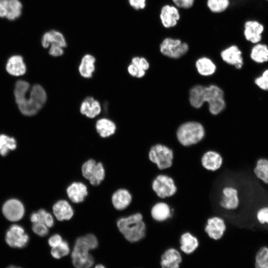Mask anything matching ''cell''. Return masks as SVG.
Wrapping results in <instances>:
<instances>
[{
  "mask_svg": "<svg viewBox=\"0 0 268 268\" xmlns=\"http://www.w3.org/2000/svg\"><path fill=\"white\" fill-rule=\"evenodd\" d=\"M24 80H18L15 84L14 95L15 101L21 113L25 116L36 115L44 106L47 100V94L39 84L33 85Z\"/></svg>",
  "mask_w": 268,
  "mask_h": 268,
  "instance_id": "cell-1",
  "label": "cell"
},
{
  "mask_svg": "<svg viewBox=\"0 0 268 268\" xmlns=\"http://www.w3.org/2000/svg\"><path fill=\"white\" fill-rule=\"evenodd\" d=\"M189 101L195 108H200L205 102H207L209 111L214 115L219 114L226 107L223 91L214 84L193 86L189 92Z\"/></svg>",
  "mask_w": 268,
  "mask_h": 268,
  "instance_id": "cell-2",
  "label": "cell"
},
{
  "mask_svg": "<svg viewBox=\"0 0 268 268\" xmlns=\"http://www.w3.org/2000/svg\"><path fill=\"white\" fill-rule=\"evenodd\" d=\"M116 225L120 233L130 242H139L146 235V224L140 212L136 211L119 218Z\"/></svg>",
  "mask_w": 268,
  "mask_h": 268,
  "instance_id": "cell-3",
  "label": "cell"
},
{
  "mask_svg": "<svg viewBox=\"0 0 268 268\" xmlns=\"http://www.w3.org/2000/svg\"><path fill=\"white\" fill-rule=\"evenodd\" d=\"M98 240L93 234H87L77 238L71 253L72 262L75 268H90L94 264L93 256L89 251L96 249Z\"/></svg>",
  "mask_w": 268,
  "mask_h": 268,
  "instance_id": "cell-4",
  "label": "cell"
},
{
  "mask_svg": "<svg viewBox=\"0 0 268 268\" xmlns=\"http://www.w3.org/2000/svg\"><path fill=\"white\" fill-rule=\"evenodd\" d=\"M205 136V129L200 123L190 121L184 123L178 128L176 137L178 142L184 147L196 145Z\"/></svg>",
  "mask_w": 268,
  "mask_h": 268,
  "instance_id": "cell-5",
  "label": "cell"
},
{
  "mask_svg": "<svg viewBox=\"0 0 268 268\" xmlns=\"http://www.w3.org/2000/svg\"><path fill=\"white\" fill-rule=\"evenodd\" d=\"M174 152L167 145L157 143L150 146L148 152V158L155 164L160 170H164L171 167L173 164Z\"/></svg>",
  "mask_w": 268,
  "mask_h": 268,
  "instance_id": "cell-6",
  "label": "cell"
},
{
  "mask_svg": "<svg viewBox=\"0 0 268 268\" xmlns=\"http://www.w3.org/2000/svg\"><path fill=\"white\" fill-rule=\"evenodd\" d=\"M190 50L186 42L177 38L166 37L159 45L160 53L168 58L178 59L186 55Z\"/></svg>",
  "mask_w": 268,
  "mask_h": 268,
  "instance_id": "cell-7",
  "label": "cell"
},
{
  "mask_svg": "<svg viewBox=\"0 0 268 268\" xmlns=\"http://www.w3.org/2000/svg\"><path fill=\"white\" fill-rule=\"evenodd\" d=\"M82 176L93 186H99L106 176L105 167L101 162L89 159L84 162L81 167Z\"/></svg>",
  "mask_w": 268,
  "mask_h": 268,
  "instance_id": "cell-8",
  "label": "cell"
},
{
  "mask_svg": "<svg viewBox=\"0 0 268 268\" xmlns=\"http://www.w3.org/2000/svg\"><path fill=\"white\" fill-rule=\"evenodd\" d=\"M151 188L162 201L173 196L177 191L173 178L165 174H159L154 178L152 181Z\"/></svg>",
  "mask_w": 268,
  "mask_h": 268,
  "instance_id": "cell-9",
  "label": "cell"
},
{
  "mask_svg": "<svg viewBox=\"0 0 268 268\" xmlns=\"http://www.w3.org/2000/svg\"><path fill=\"white\" fill-rule=\"evenodd\" d=\"M218 205L222 209L226 211L236 210L240 205V199L238 189L232 185L224 186L221 189Z\"/></svg>",
  "mask_w": 268,
  "mask_h": 268,
  "instance_id": "cell-10",
  "label": "cell"
},
{
  "mask_svg": "<svg viewBox=\"0 0 268 268\" xmlns=\"http://www.w3.org/2000/svg\"><path fill=\"white\" fill-rule=\"evenodd\" d=\"M5 240L9 246L12 248H21L28 244L29 236L22 226L14 224L7 230L5 234Z\"/></svg>",
  "mask_w": 268,
  "mask_h": 268,
  "instance_id": "cell-11",
  "label": "cell"
},
{
  "mask_svg": "<svg viewBox=\"0 0 268 268\" xmlns=\"http://www.w3.org/2000/svg\"><path fill=\"white\" fill-rule=\"evenodd\" d=\"M226 228L225 219L220 216L214 215L207 219L204 230L210 239L218 241L223 237Z\"/></svg>",
  "mask_w": 268,
  "mask_h": 268,
  "instance_id": "cell-12",
  "label": "cell"
},
{
  "mask_svg": "<svg viewBox=\"0 0 268 268\" xmlns=\"http://www.w3.org/2000/svg\"><path fill=\"white\" fill-rule=\"evenodd\" d=\"M159 17L164 28H173L178 24L180 19V10L173 4H165L160 8Z\"/></svg>",
  "mask_w": 268,
  "mask_h": 268,
  "instance_id": "cell-13",
  "label": "cell"
},
{
  "mask_svg": "<svg viewBox=\"0 0 268 268\" xmlns=\"http://www.w3.org/2000/svg\"><path fill=\"white\" fill-rule=\"evenodd\" d=\"M220 56L225 63L237 69L241 68L243 66V51L236 44H230L223 48L220 51Z\"/></svg>",
  "mask_w": 268,
  "mask_h": 268,
  "instance_id": "cell-14",
  "label": "cell"
},
{
  "mask_svg": "<svg viewBox=\"0 0 268 268\" xmlns=\"http://www.w3.org/2000/svg\"><path fill=\"white\" fill-rule=\"evenodd\" d=\"M4 217L9 221H17L24 215L25 208L23 203L18 200L10 199L6 201L2 207Z\"/></svg>",
  "mask_w": 268,
  "mask_h": 268,
  "instance_id": "cell-15",
  "label": "cell"
},
{
  "mask_svg": "<svg viewBox=\"0 0 268 268\" xmlns=\"http://www.w3.org/2000/svg\"><path fill=\"white\" fill-rule=\"evenodd\" d=\"M22 7L19 0H0V17L15 20L21 16Z\"/></svg>",
  "mask_w": 268,
  "mask_h": 268,
  "instance_id": "cell-16",
  "label": "cell"
},
{
  "mask_svg": "<svg viewBox=\"0 0 268 268\" xmlns=\"http://www.w3.org/2000/svg\"><path fill=\"white\" fill-rule=\"evenodd\" d=\"M264 25L257 20H248L244 24L243 35L245 40L254 45L262 41Z\"/></svg>",
  "mask_w": 268,
  "mask_h": 268,
  "instance_id": "cell-17",
  "label": "cell"
},
{
  "mask_svg": "<svg viewBox=\"0 0 268 268\" xmlns=\"http://www.w3.org/2000/svg\"><path fill=\"white\" fill-rule=\"evenodd\" d=\"M66 192L69 200L74 203L82 202L88 195L87 186L80 181L71 183L67 187Z\"/></svg>",
  "mask_w": 268,
  "mask_h": 268,
  "instance_id": "cell-18",
  "label": "cell"
},
{
  "mask_svg": "<svg viewBox=\"0 0 268 268\" xmlns=\"http://www.w3.org/2000/svg\"><path fill=\"white\" fill-rule=\"evenodd\" d=\"M223 159L220 153L214 150H208L204 152L201 158L202 167L211 172H215L220 169Z\"/></svg>",
  "mask_w": 268,
  "mask_h": 268,
  "instance_id": "cell-19",
  "label": "cell"
},
{
  "mask_svg": "<svg viewBox=\"0 0 268 268\" xmlns=\"http://www.w3.org/2000/svg\"><path fill=\"white\" fill-rule=\"evenodd\" d=\"M53 214L59 221H67L71 219L74 212L70 203L65 199L57 201L52 206Z\"/></svg>",
  "mask_w": 268,
  "mask_h": 268,
  "instance_id": "cell-20",
  "label": "cell"
},
{
  "mask_svg": "<svg viewBox=\"0 0 268 268\" xmlns=\"http://www.w3.org/2000/svg\"><path fill=\"white\" fill-rule=\"evenodd\" d=\"M133 200V195L127 189L119 188L112 194L111 203L114 208L119 211L123 210L129 207Z\"/></svg>",
  "mask_w": 268,
  "mask_h": 268,
  "instance_id": "cell-21",
  "label": "cell"
},
{
  "mask_svg": "<svg viewBox=\"0 0 268 268\" xmlns=\"http://www.w3.org/2000/svg\"><path fill=\"white\" fill-rule=\"evenodd\" d=\"M150 215L154 221L158 222H164L172 216L171 207L165 201H159L151 207Z\"/></svg>",
  "mask_w": 268,
  "mask_h": 268,
  "instance_id": "cell-22",
  "label": "cell"
},
{
  "mask_svg": "<svg viewBox=\"0 0 268 268\" xmlns=\"http://www.w3.org/2000/svg\"><path fill=\"white\" fill-rule=\"evenodd\" d=\"M182 260L180 252L174 248H170L162 255L161 267L162 268H179Z\"/></svg>",
  "mask_w": 268,
  "mask_h": 268,
  "instance_id": "cell-23",
  "label": "cell"
},
{
  "mask_svg": "<svg viewBox=\"0 0 268 268\" xmlns=\"http://www.w3.org/2000/svg\"><path fill=\"white\" fill-rule=\"evenodd\" d=\"M179 243L180 249L184 253L191 254L194 253L200 245L198 237L189 231H186L180 236Z\"/></svg>",
  "mask_w": 268,
  "mask_h": 268,
  "instance_id": "cell-24",
  "label": "cell"
},
{
  "mask_svg": "<svg viewBox=\"0 0 268 268\" xmlns=\"http://www.w3.org/2000/svg\"><path fill=\"white\" fill-rule=\"evenodd\" d=\"M79 110L81 114L89 118H94L100 113L101 107L98 101L88 96L82 102Z\"/></svg>",
  "mask_w": 268,
  "mask_h": 268,
  "instance_id": "cell-25",
  "label": "cell"
},
{
  "mask_svg": "<svg viewBox=\"0 0 268 268\" xmlns=\"http://www.w3.org/2000/svg\"><path fill=\"white\" fill-rule=\"evenodd\" d=\"M41 43L45 48H47L52 45H57L62 48L67 46V42L64 35L56 30L45 32L42 36Z\"/></svg>",
  "mask_w": 268,
  "mask_h": 268,
  "instance_id": "cell-26",
  "label": "cell"
},
{
  "mask_svg": "<svg viewBox=\"0 0 268 268\" xmlns=\"http://www.w3.org/2000/svg\"><path fill=\"white\" fill-rule=\"evenodd\" d=\"M8 73L14 76L23 75L26 70L23 58L20 55H14L9 58L6 65Z\"/></svg>",
  "mask_w": 268,
  "mask_h": 268,
  "instance_id": "cell-27",
  "label": "cell"
},
{
  "mask_svg": "<svg viewBox=\"0 0 268 268\" xmlns=\"http://www.w3.org/2000/svg\"><path fill=\"white\" fill-rule=\"evenodd\" d=\"M251 60L257 64H263L268 61V46L263 43L253 45L250 51Z\"/></svg>",
  "mask_w": 268,
  "mask_h": 268,
  "instance_id": "cell-28",
  "label": "cell"
},
{
  "mask_svg": "<svg viewBox=\"0 0 268 268\" xmlns=\"http://www.w3.org/2000/svg\"><path fill=\"white\" fill-rule=\"evenodd\" d=\"M95 128L99 135L102 138H107L113 135L116 131L114 122L107 118H101L96 123Z\"/></svg>",
  "mask_w": 268,
  "mask_h": 268,
  "instance_id": "cell-29",
  "label": "cell"
},
{
  "mask_svg": "<svg viewBox=\"0 0 268 268\" xmlns=\"http://www.w3.org/2000/svg\"><path fill=\"white\" fill-rule=\"evenodd\" d=\"M196 67L199 73L205 76L213 74L216 69L215 63L206 56L200 57L197 60Z\"/></svg>",
  "mask_w": 268,
  "mask_h": 268,
  "instance_id": "cell-30",
  "label": "cell"
},
{
  "mask_svg": "<svg viewBox=\"0 0 268 268\" xmlns=\"http://www.w3.org/2000/svg\"><path fill=\"white\" fill-rule=\"evenodd\" d=\"M95 58L92 55L90 54L84 55L78 67L80 75L86 78H91L95 69Z\"/></svg>",
  "mask_w": 268,
  "mask_h": 268,
  "instance_id": "cell-31",
  "label": "cell"
},
{
  "mask_svg": "<svg viewBox=\"0 0 268 268\" xmlns=\"http://www.w3.org/2000/svg\"><path fill=\"white\" fill-rule=\"evenodd\" d=\"M253 172L257 179L268 185V159L264 157L258 159Z\"/></svg>",
  "mask_w": 268,
  "mask_h": 268,
  "instance_id": "cell-32",
  "label": "cell"
},
{
  "mask_svg": "<svg viewBox=\"0 0 268 268\" xmlns=\"http://www.w3.org/2000/svg\"><path fill=\"white\" fill-rule=\"evenodd\" d=\"M231 4L230 0H206V5L212 13L218 14L225 11Z\"/></svg>",
  "mask_w": 268,
  "mask_h": 268,
  "instance_id": "cell-33",
  "label": "cell"
},
{
  "mask_svg": "<svg viewBox=\"0 0 268 268\" xmlns=\"http://www.w3.org/2000/svg\"><path fill=\"white\" fill-rule=\"evenodd\" d=\"M16 148V141L12 137L5 134H0V154L5 156L9 151Z\"/></svg>",
  "mask_w": 268,
  "mask_h": 268,
  "instance_id": "cell-34",
  "label": "cell"
},
{
  "mask_svg": "<svg viewBox=\"0 0 268 268\" xmlns=\"http://www.w3.org/2000/svg\"><path fill=\"white\" fill-rule=\"evenodd\" d=\"M255 268H268V247L263 246L257 251L255 258Z\"/></svg>",
  "mask_w": 268,
  "mask_h": 268,
  "instance_id": "cell-35",
  "label": "cell"
},
{
  "mask_svg": "<svg viewBox=\"0 0 268 268\" xmlns=\"http://www.w3.org/2000/svg\"><path fill=\"white\" fill-rule=\"evenodd\" d=\"M70 252L68 243L63 240L62 243L56 247L52 248L51 254L55 259H60L67 255Z\"/></svg>",
  "mask_w": 268,
  "mask_h": 268,
  "instance_id": "cell-36",
  "label": "cell"
},
{
  "mask_svg": "<svg viewBox=\"0 0 268 268\" xmlns=\"http://www.w3.org/2000/svg\"><path fill=\"white\" fill-rule=\"evenodd\" d=\"M255 84L261 89L268 91V69L255 79Z\"/></svg>",
  "mask_w": 268,
  "mask_h": 268,
  "instance_id": "cell-37",
  "label": "cell"
},
{
  "mask_svg": "<svg viewBox=\"0 0 268 268\" xmlns=\"http://www.w3.org/2000/svg\"><path fill=\"white\" fill-rule=\"evenodd\" d=\"M257 220L261 225H268V206H264L258 209L256 213Z\"/></svg>",
  "mask_w": 268,
  "mask_h": 268,
  "instance_id": "cell-38",
  "label": "cell"
},
{
  "mask_svg": "<svg viewBox=\"0 0 268 268\" xmlns=\"http://www.w3.org/2000/svg\"><path fill=\"white\" fill-rule=\"evenodd\" d=\"M32 228L36 234L41 237L46 236L49 232V228L42 222L33 223Z\"/></svg>",
  "mask_w": 268,
  "mask_h": 268,
  "instance_id": "cell-39",
  "label": "cell"
},
{
  "mask_svg": "<svg viewBox=\"0 0 268 268\" xmlns=\"http://www.w3.org/2000/svg\"><path fill=\"white\" fill-rule=\"evenodd\" d=\"M172 3L179 9H188L192 7L195 0H171Z\"/></svg>",
  "mask_w": 268,
  "mask_h": 268,
  "instance_id": "cell-40",
  "label": "cell"
},
{
  "mask_svg": "<svg viewBox=\"0 0 268 268\" xmlns=\"http://www.w3.org/2000/svg\"><path fill=\"white\" fill-rule=\"evenodd\" d=\"M132 63L136 66L138 68L144 70L149 67V63L144 57H134L132 60Z\"/></svg>",
  "mask_w": 268,
  "mask_h": 268,
  "instance_id": "cell-41",
  "label": "cell"
},
{
  "mask_svg": "<svg viewBox=\"0 0 268 268\" xmlns=\"http://www.w3.org/2000/svg\"><path fill=\"white\" fill-rule=\"evenodd\" d=\"M128 71L132 76L137 78L142 77L145 74V70L138 68L136 66L131 63L128 67Z\"/></svg>",
  "mask_w": 268,
  "mask_h": 268,
  "instance_id": "cell-42",
  "label": "cell"
},
{
  "mask_svg": "<svg viewBox=\"0 0 268 268\" xmlns=\"http://www.w3.org/2000/svg\"><path fill=\"white\" fill-rule=\"evenodd\" d=\"M147 0H129L130 5L135 10H142L147 5Z\"/></svg>",
  "mask_w": 268,
  "mask_h": 268,
  "instance_id": "cell-43",
  "label": "cell"
},
{
  "mask_svg": "<svg viewBox=\"0 0 268 268\" xmlns=\"http://www.w3.org/2000/svg\"><path fill=\"white\" fill-rule=\"evenodd\" d=\"M47 211L44 209H40L37 212H33L30 216V220L33 223L42 222L44 215Z\"/></svg>",
  "mask_w": 268,
  "mask_h": 268,
  "instance_id": "cell-44",
  "label": "cell"
},
{
  "mask_svg": "<svg viewBox=\"0 0 268 268\" xmlns=\"http://www.w3.org/2000/svg\"><path fill=\"white\" fill-rule=\"evenodd\" d=\"M63 241L62 236L58 234H55L48 239V244L51 248L57 246Z\"/></svg>",
  "mask_w": 268,
  "mask_h": 268,
  "instance_id": "cell-45",
  "label": "cell"
},
{
  "mask_svg": "<svg viewBox=\"0 0 268 268\" xmlns=\"http://www.w3.org/2000/svg\"><path fill=\"white\" fill-rule=\"evenodd\" d=\"M63 48L55 45H51L49 51V54L53 57L61 56L64 54Z\"/></svg>",
  "mask_w": 268,
  "mask_h": 268,
  "instance_id": "cell-46",
  "label": "cell"
},
{
  "mask_svg": "<svg viewBox=\"0 0 268 268\" xmlns=\"http://www.w3.org/2000/svg\"><path fill=\"white\" fill-rule=\"evenodd\" d=\"M55 217L53 214L47 211L44 215L43 223H44L48 228L53 227L54 225Z\"/></svg>",
  "mask_w": 268,
  "mask_h": 268,
  "instance_id": "cell-47",
  "label": "cell"
},
{
  "mask_svg": "<svg viewBox=\"0 0 268 268\" xmlns=\"http://www.w3.org/2000/svg\"><path fill=\"white\" fill-rule=\"evenodd\" d=\"M94 268H105V267L102 265L99 264L96 265Z\"/></svg>",
  "mask_w": 268,
  "mask_h": 268,
  "instance_id": "cell-48",
  "label": "cell"
},
{
  "mask_svg": "<svg viewBox=\"0 0 268 268\" xmlns=\"http://www.w3.org/2000/svg\"><path fill=\"white\" fill-rule=\"evenodd\" d=\"M7 268H21L19 267L14 266H10L7 267Z\"/></svg>",
  "mask_w": 268,
  "mask_h": 268,
  "instance_id": "cell-49",
  "label": "cell"
},
{
  "mask_svg": "<svg viewBox=\"0 0 268 268\" xmlns=\"http://www.w3.org/2000/svg\"><path fill=\"white\" fill-rule=\"evenodd\" d=\"M267 1H268V0H267Z\"/></svg>",
  "mask_w": 268,
  "mask_h": 268,
  "instance_id": "cell-50",
  "label": "cell"
},
{
  "mask_svg": "<svg viewBox=\"0 0 268 268\" xmlns=\"http://www.w3.org/2000/svg\"></svg>",
  "mask_w": 268,
  "mask_h": 268,
  "instance_id": "cell-51",
  "label": "cell"
}]
</instances>
